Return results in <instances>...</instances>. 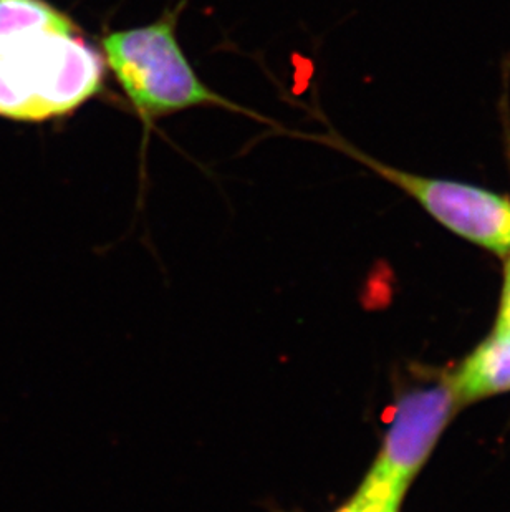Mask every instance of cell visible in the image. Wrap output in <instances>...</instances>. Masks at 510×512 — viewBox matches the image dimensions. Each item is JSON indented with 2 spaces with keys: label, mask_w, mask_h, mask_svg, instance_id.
<instances>
[{
  "label": "cell",
  "mask_w": 510,
  "mask_h": 512,
  "mask_svg": "<svg viewBox=\"0 0 510 512\" xmlns=\"http://www.w3.org/2000/svg\"><path fill=\"white\" fill-rule=\"evenodd\" d=\"M459 406L461 400L449 378L401 398L395 420L366 481L401 503Z\"/></svg>",
  "instance_id": "4"
},
{
  "label": "cell",
  "mask_w": 510,
  "mask_h": 512,
  "mask_svg": "<svg viewBox=\"0 0 510 512\" xmlns=\"http://www.w3.org/2000/svg\"><path fill=\"white\" fill-rule=\"evenodd\" d=\"M105 60L47 0H0V116L47 121L75 112L103 85Z\"/></svg>",
  "instance_id": "1"
},
{
  "label": "cell",
  "mask_w": 510,
  "mask_h": 512,
  "mask_svg": "<svg viewBox=\"0 0 510 512\" xmlns=\"http://www.w3.org/2000/svg\"><path fill=\"white\" fill-rule=\"evenodd\" d=\"M496 332L510 337V261L507 264L506 282H504V290H502L501 310H499Z\"/></svg>",
  "instance_id": "7"
},
{
  "label": "cell",
  "mask_w": 510,
  "mask_h": 512,
  "mask_svg": "<svg viewBox=\"0 0 510 512\" xmlns=\"http://www.w3.org/2000/svg\"><path fill=\"white\" fill-rule=\"evenodd\" d=\"M462 405L510 390V337L494 334L449 378Z\"/></svg>",
  "instance_id": "5"
},
{
  "label": "cell",
  "mask_w": 510,
  "mask_h": 512,
  "mask_svg": "<svg viewBox=\"0 0 510 512\" xmlns=\"http://www.w3.org/2000/svg\"><path fill=\"white\" fill-rule=\"evenodd\" d=\"M358 160L408 194L444 228L487 251L510 252V198L453 179L433 178L386 165L353 151Z\"/></svg>",
  "instance_id": "3"
},
{
  "label": "cell",
  "mask_w": 510,
  "mask_h": 512,
  "mask_svg": "<svg viewBox=\"0 0 510 512\" xmlns=\"http://www.w3.org/2000/svg\"><path fill=\"white\" fill-rule=\"evenodd\" d=\"M400 506L390 494L365 479L357 494L335 512H398Z\"/></svg>",
  "instance_id": "6"
},
{
  "label": "cell",
  "mask_w": 510,
  "mask_h": 512,
  "mask_svg": "<svg viewBox=\"0 0 510 512\" xmlns=\"http://www.w3.org/2000/svg\"><path fill=\"white\" fill-rule=\"evenodd\" d=\"M102 49L106 65L143 118L203 105L232 107L194 72L174 34L173 19L110 32Z\"/></svg>",
  "instance_id": "2"
}]
</instances>
